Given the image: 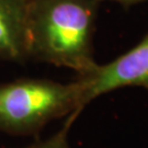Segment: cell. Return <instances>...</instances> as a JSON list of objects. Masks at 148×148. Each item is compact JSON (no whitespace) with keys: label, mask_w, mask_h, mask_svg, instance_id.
<instances>
[{"label":"cell","mask_w":148,"mask_h":148,"mask_svg":"<svg viewBox=\"0 0 148 148\" xmlns=\"http://www.w3.org/2000/svg\"><path fill=\"white\" fill-rule=\"evenodd\" d=\"M97 0H27V59L90 75L93 57Z\"/></svg>","instance_id":"1"},{"label":"cell","mask_w":148,"mask_h":148,"mask_svg":"<svg viewBox=\"0 0 148 148\" xmlns=\"http://www.w3.org/2000/svg\"><path fill=\"white\" fill-rule=\"evenodd\" d=\"M86 91L87 82L79 77L70 82L20 78L0 84V132L35 135L51 122L82 111Z\"/></svg>","instance_id":"2"},{"label":"cell","mask_w":148,"mask_h":148,"mask_svg":"<svg viewBox=\"0 0 148 148\" xmlns=\"http://www.w3.org/2000/svg\"><path fill=\"white\" fill-rule=\"evenodd\" d=\"M84 78L87 82L86 106L111 91L138 87L148 91V33L126 53L104 65H98Z\"/></svg>","instance_id":"3"},{"label":"cell","mask_w":148,"mask_h":148,"mask_svg":"<svg viewBox=\"0 0 148 148\" xmlns=\"http://www.w3.org/2000/svg\"><path fill=\"white\" fill-rule=\"evenodd\" d=\"M27 0H0V62L25 63Z\"/></svg>","instance_id":"4"},{"label":"cell","mask_w":148,"mask_h":148,"mask_svg":"<svg viewBox=\"0 0 148 148\" xmlns=\"http://www.w3.org/2000/svg\"><path fill=\"white\" fill-rule=\"evenodd\" d=\"M80 113L81 112L79 111L71 113L70 115L65 117L62 128H59L57 132H55L49 137L31 144L30 146L24 148H73L69 142V132Z\"/></svg>","instance_id":"5"},{"label":"cell","mask_w":148,"mask_h":148,"mask_svg":"<svg viewBox=\"0 0 148 148\" xmlns=\"http://www.w3.org/2000/svg\"><path fill=\"white\" fill-rule=\"evenodd\" d=\"M99 3L101 2H104V1H112V2H117L120 5H136V3H139V2H143L145 0H97Z\"/></svg>","instance_id":"6"}]
</instances>
